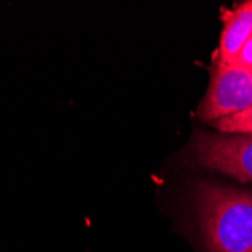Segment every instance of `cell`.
<instances>
[{
	"instance_id": "obj_1",
	"label": "cell",
	"mask_w": 252,
	"mask_h": 252,
	"mask_svg": "<svg viewBox=\"0 0 252 252\" xmlns=\"http://www.w3.org/2000/svg\"><path fill=\"white\" fill-rule=\"evenodd\" d=\"M202 237L210 252H252V193L213 183L195 188Z\"/></svg>"
},
{
	"instance_id": "obj_2",
	"label": "cell",
	"mask_w": 252,
	"mask_h": 252,
	"mask_svg": "<svg viewBox=\"0 0 252 252\" xmlns=\"http://www.w3.org/2000/svg\"><path fill=\"white\" fill-rule=\"evenodd\" d=\"M252 104V76L237 65H213L212 80L198 115L205 121H218Z\"/></svg>"
},
{
	"instance_id": "obj_3",
	"label": "cell",
	"mask_w": 252,
	"mask_h": 252,
	"mask_svg": "<svg viewBox=\"0 0 252 252\" xmlns=\"http://www.w3.org/2000/svg\"><path fill=\"white\" fill-rule=\"evenodd\" d=\"M198 162L219 172L252 181V134L198 133L193 144Z\"/></svg>"
},
{
	"instance_id": "obj_4",
	"label": "cell",
	"mask_w": 252,
	"mask_h": 252,
	"mask_svg": "<svg viewBox=\"0 0 252 252\" xmlns=\"http://www.w3.org/2000/svg\"><path fill=\"white\" fill-rule=\"evenodd\" d=\"M222 21L223 29L215 55V63L236 65L243 44L252 33V0L223 11Z\"/></svg>"
},
{
	"instance_id": "obj_5",
	"label": "cell",
	"mask_w": 252,
	"mask_h": 252,
	"mask_svg": "<svg viewBox=\"0 0 252 252\" xmlns=\"http://www.w3.org/2000/svg\"><path fill=\"white\" fill-rule=\"evenodd\" d=\"M213 126L222 134H252V104L234 115L215 121Z\"/></svg>"
},
{
	"instance_id": "obj_6",
	"label": "cell",
	"mask_w": 252,
	"mask_h": 252,
	"mask_svg": "<svg viewBox=\"0 0 252 252\" xmlns=\"http://www.w3.org/2000/svg\"><path fill=\"white\" fill-rule=\"evenodd\" d=\"M236 65L237 66H242V68H246V70H252V33L251 36L248 38V41L243 44V47L237 56V61H236Z\"/></svg>"
},
{
	"instance_id": "obj_7",
	"label": "cell",
	"mask_w": 252,
	"mask_h": 252,
	"mask_svg": "<svg viewBox=\"0 0 252 252\" xmlns=\"http://www.w3.org/2000/svg\"><path fill=\"white\" fill-rule=\"evenodd\" d=\"M251 76H252V70H251Z\"/></svg>"
}]
</instances>
